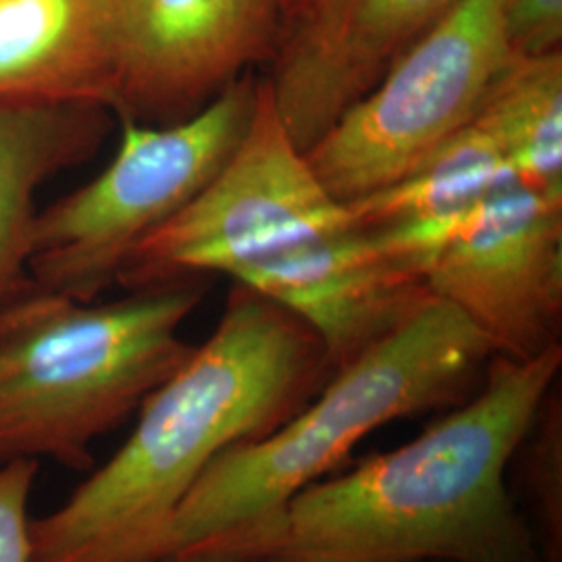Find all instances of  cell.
I'll use <instances>...</instances> for the list:
<instances>
[{
    "label": "cell",
    "mask_w": 562,
    "mask_h": 562,
    "mask_svg": "<svg viewBox=\"0 0 562 562\" xmlns=\"http://www.w3.org/2000/svg\"><path fill=\"white\" fill-rule=\"evenodd\" d=\"M561 367L562 344L533 359L494 355L477 392L415 440L176 562H542L506 469Z\"/></svg>",
    "instance_id": "1"
},
{
    "label": "cell",
    "mask_w": 562,
    "mask_h": 562,
    "mask_svg": "<svg viewBox=\"0 0 562 562\" xmlns=\"http://www.w3.org/2000/svg\"><path fill=\"white\" fill-rule=\"evenodd\" d=\"M334 373L301 317L234 281L209 340L142 402L120 450L32 521V562H155L165 525L206 467L280 429Z\"/></svg>",
    "instance_id": "2"
},
{
    "label": "cell",
    "mask_w": 562,
    "mask_h": 562,
    "mask_svg": "<svg viewBox=\"0 0 562 562\" xmlns=\"http://www.w3.org/2000/svg\"><path fill=\"white\" fill-rule=\"evenodd\" d=\"M494 355L452 304L431 296L338 369L280 429L211 462L165 525L155 562L180 561L204 540L285 503L338 471L355 446L383 425L467 401Z\"/></svg>",
    "instance_id": "3"
},
{
    "label": "cell",
    "mask_w": 562,
    "mask_h": 562,
    "mask_svg": "<svg viewBox=\"0 0 562 562\" xmlns=\"http://www.w3.org/2000/svg\"><path fill=\"white\" fill-rule=\"evenodd\" d=\"M192 280L81 302L32 281L0 311V462L92 467V443L138 413L192 352Z\"/></svg>",
    "instance_id": "4"
},
{
    "label": "cell",
    "mask_w": 562,
    "mask_h": 562,
    "mask_svg": "<svg viewBox=\"0 0 562 562\" xmlns=\"http://www.w3.org/2000/svg\"><path fill=\"white\" fill-rule=\"evenodd\" d=\"M257 101V80L232 81L176 123L121 120L120 148L94 180L36 213L27 276L46 292L97 301L132 252L178 215L229 159Z\"/></svg>",
    "instance_id": "5"
},
{
    "label": "cell",
    "mask_w": 562,
    "mask_h": 562,
    "mask_svg": "<svg viewBox=\"0 0 562 562\" xmlns=\"http://www.w3.org/2000/svg\"><path fill=\"white\" fill-rule=\"evenodd\" d=\"M504 0H461L423 34L304 157L348 202L401 180L467 127L510 57Z\"/></svg>",
    "instance_id": "6"
},
{
    "label": "cell",
    "mask_w": 562,
    "mask_h": 562,
    "mask_svg": "<svg viewBox=\"0 0 562 562\" xmlns=\"http://www.w3.org/2000/svg\"><path fill=\"white\" fill-rule=\"evenodd\" d=\"M355 223L290 138L267 81L257 80L250 123L222 169L169 222L138 244L120 285L138 290L201 273L236 278L302 241Z\"/></svg>",
    "instance_id": "7"
},
{
    "label": "cell",
    "mask_w": 562,
    "mask_h": 562,
    "mask_svg": "<svg viewBox=\"0 0 562 562\" xmlns=\"http://www.w3.org/2000/svg\"><path fill=\"white\" fill-rule=\"evenodd\" d=\"M427 288L496 355L533 359L561 344L562 201L501 183L448 241Z\"/></svg>",
    "instance_id": "8"
},
{
    "label": "cell",
    "mask_w": 562,
    "mask_h": 562,
    "mask_svg": "<svg viewBox=\"0 0 562 562\" xmlns=\"http://www.w3.org/2000/svg\"><path fill=\"white\" fill-rule=\"evenodd\" d=\"M113 2L120 120H188L271 57L278 0Z\"/></svg>",
    "instance_id": "9"
},
{
    "label": "cell",
    "mask_w": 562,
    "mask_h": 562,
    "mask_svg": "<svg viewBox=\"0 0 562 562\" xmlns=\"http://www.w3.org/2000/svg\"><path fill=\"white\" fill-rule=\"evenodd\" d=\"M461 0H278L267 81L308 150Z\"/></svg>",
    "instance_id": "10"
},
{
    "label": "cell",
    "mask_w": 562,
    "mask_h": 562,
    "mask_svg": "<svg viewBox=\"0 0 562 562\" xmlns=\"http://www.w3.org/2000/svg\"><path fill=\"white\" fill-rule=\"evenodd\" d=\"M248 285L306 323L338 371L406 322L434 294L357 222L246 267Z\"/></svg>",
    "instance_id": "11"
},
{
    "label": "cell",
    "mask_w": 562,
    "mask_h": 562,
    "mask_svg": "<svg viewBox=\"0 0 562 562\" xmlns=\"http://www.w3.org/2000/svg\"><path fill=\"white\" fill-rule=\"evenodd\" d=\"M117 83L113 0H0V104H97Z\"/></svg>",
    "instance_id": "12"
},
{
    "label": "cell",
    "mask_w": 562,
    "mask_h": 562,
    "mask_svg": "<svg viewBox=\"0 0 562 562\" xmlns=\"http://www.w3.org/2000/svg\"><path fill=\"white\" fill-rule=\"evenodd\" d=\"M510 178L498 148L469 123L401 180L348 206L392 261L427 281L448 241Z\"/></svg>",
    "instance_id": "13"
},
{
    "label": "cell",
    "mask_w": 562,
    "mask_h": 562,
    "mask_svg": "<svg viewBox=\"0 0 562 562\" xmlns=\"http://www.w3.org/2000/svg\"><path fill=\"white\" fill-rule=\"evenodd\" d=\"M109 132L97 104H0V311L27 283L38 188L88 161Z\"/></svg>",
    "instance_id": "14"
},
{
    "label": "cell",
    "mask_w": 562,
    "mask_h": 562,
    "mask_svg": "<svg viewBox=\"0 0 562 562\" xmlns=\"http://www.w3.org/2000/svg\"><path fill=\"white\" fill-rule=\"evenodd\" d=\"M471 123L517 180L562 201V53L508 60Z\"/></svg>",
    "instance_id": "15"
},
{
    "label": "cell",
    "mask_w": 562,
    "mask_h": 562,
    "mask_svg": "<svg viewBox=\"0 0 562 562\" xmlns=\"http://www.w3.org/2000/svg\"><path fill=\"white\" fill-rule=\"evenodd\" d=\"M506 483L540 561L562 562V401L554 385L517 443Z\"/></svg>",
    "instance_id": "16"
},
{
    "label": "cell",
    "mask_w": 562,
    "mask_h": 562,
    "mask_svg": "<svg viewBox=\"0 0 562 562\" xmlns=\"http://www.w3.org/2000/svg\"><path fill=\"white\" fill-rule=\"evenodd\" d=\"M41 462H0V562H32L30 494Z\"/></svg>",
    "instance_id": "17"
},
{
    "label": "cell",
    "mask_w": 562,
    "mask_h": 562,
    "mask_svg": "<svg viewBox=\"0 0 562 562\" xmlns=\"http://www.w3.org/2000/svg\"><path fill=\"white\" fill-rule=\"evenodd\" d=\"M503 18L510 57L561 53L562 0H504Z\"/></svg>",
    "instance_id": "18"
}]
</instances>
